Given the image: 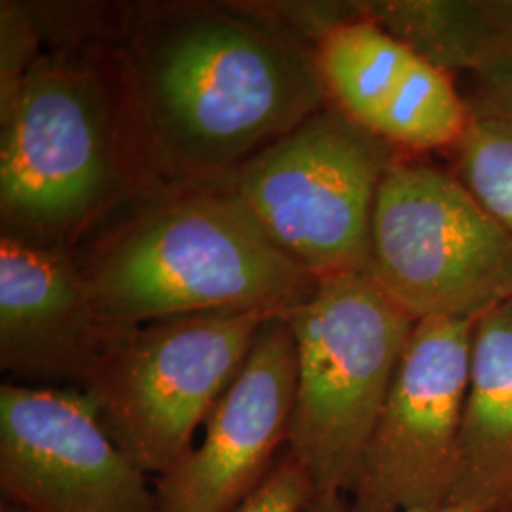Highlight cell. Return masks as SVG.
Here are the masks:
<instances>
[{"label":"cell","instance_id":"cell-9","mask_svg":"<svg viewBox=\"0 0 512 512\" xmlns=\"http://www.w3.org/2000/svg\"><path fill=\"white\" fill-rule=\"evenodd\" d=\"M88 391L0 387V486L31 512H162Z\"/></svg>","mask_w":512,"mask_h":512},{"label":"cell","instance_id":"cell-18","mask_svg":"<svg viewBox=\"0 0 512 512\" xmlns=\"http://www.w3.org/2000/svg\"><path fill=\"white\" fill-rule=\"evenodd\" d=\"M473 76L476 80L473 103L512 122V50Z\"/></svg>","mask_w":512,"mask_h":512},{"label":"cell","instance_id":"cell-4","mask_svg":"<svg viewBox=\"0 0 512 512\" xmlns=\"http://www.w3.org/2000/svg\"><path fill=\"white\" fill-rule=\"evenodd\" d=\"M296 342L287 456L311 501L351 492L416 319L365 274L319 279L283 313Z\"/></svg>","mask_w":512,"mask_h":512},{"label":"cell","instance_id":"cell-21","mask_svg":"<svg viewBox=\"0 0 512 512\" xmlns=\"http://www.w3.org/2000/svg\"><path fill=\"white\" fill-rule=\"evenodd\" d=\"M0 512H31L29 509H25L23 505H19L16 503L14 499H10V497H2V501H0Z\"/></svg>","mask_w":512,"mask_h":512},{"label":"cell","instance_id":"cell-20","mask_svg":"<svg viewBox=\"0 0 512 512\" xmlns=\"http://www.w3.org/2000/svg\"><path fill=\"white\" fill-rule=\"evenodd\" d=\"M406 512H478L473 507L461 505V503H444L440 507H433V509H412Z\"/></svg>","mask_w":512,"mask_h":512},{"label":"cell","instance_id":"cell-14","mask_svg":"<svg viewBox=\"0 0 512 512\" xmlns=\"http://www.w3.org/2000/svg\"><path fill=\"white\" fill-rule=\"evenodd\" d=\"M414 52L368 19H353L317 44L332 103L370 133L397 92Z\"/></svg>","mask_w":512,"mask_h":512},{"label":"cell","instance_id":"cell-15","mask_svg":"<svg viewBox=\"0 0 512 512\" xmlns=\"http://www.w3.org/2000/svg\"><path fill=\"white\" fill-rule=\"evenodd\" d=\"M471 120V103L450 74L414 55L384 110L374 135L391 147L437 150L456 147Z\"/></svg>","mask_w":512,"mask_h":512},{"label":"cell","instance_id":"cell-7","mask_svg":"<svg viewBox=\"0 0 512 512\" xmlns=\"http://www.w3.org/2000/svg\"><path fill=\"white\" fill-rule=\"evenodd\" d=\"M365 274L416 321H476L512 298V239L454 173L397 162L378 190Z\"/></svg>","mask_w":512,"mask_h":512},{"label":"cell","instance_id":"cell-17","mask_svg":"<svg viewBox=\"0 0 512 512\" xmlns=\"http://www.w3.org/2000/svg\"><path fill=\"white\" fill-rule=\"evenodd\" d=\"M310 501L306 476L285 454L255 494L234 512H306Z\"/></svg>","mask_w":512,"mask_h":512},{"label":"cell","instance_id":"cell-13","mask_svg":"<svg viewBox=\"0 0 512 512\" xmlns=\"http://www.w3.org/2000/svg\"><path fill=\"white\" fill-rule=\"evenodd\" d=\"M361 12L446 74H476L512 50V0H384Z\"/></svg>","mask_w":512,"mask_h":512},{"label":"cell","instance_id":"cell-16","mask_svg":"<svg viewBox=\"0 0 512 512\" xmlns=\"http://www.w3.org/2000/svg\"><path fill=\"white\" fill-rule=\"evenodd\" d=\"M456 150V177L512 239V122L471 101Z\"/></svg>","mask_w":512,"mask_h":512},{"label":"cell","instance_id":"cell-19","mask_svg":"<svg viewBox=\"0 0 512 512\" xmlns=\"http://www.w3.org/2000/svg\"><path fill=\"white\" fill-rule=\"evenodd\" d=\"M306 512H348V501L346 497L315 499L308 505Z\"/></svg>","mask_w":512,"mask_h":512},{"label":"cell","instance_id":"cell-11","mask_svg":"<svg viewBox=\"0 0 512 512\" xmlns=\"http://www.w3.org/2000/svg\"><path fill=\"white\" fill-rule=\"evenodd\" d=\"M109 336L69 253L2 234V370L84 384Z\"/></svg>","mask_w":512,"mask_h":512},{"label":"cell","instance_id":"cell-10","mask_svg":"<svg viewBox=\"0 0 512 512\" xmlns=\"http://www.w3.org/2000/svg\"><path fill=\"white\" fill-rule=\"evenodd\" d=\"M296 397V342L285 315L256 336L245 365L205 421V435L156 480L162 512H234L274 471Z\"/></svg>","mask_w":512,"mask_h":512},{"label":"cell","instance_id":"cell-8","mask_svg":"<svg viewBox=\"0 0 512 512\" xmlns=\"http://www.w3.org/2000/svg\"><path fill=\"white\" fill-rule=\"evenodd\" d=\"M475 321L423 319L412 330L366 442L348 512L448 503L458 469Z\"/></svg>","mask_w":512,"mask_h":512},{"label":"cell","instance_id":"cell-6","mask_svg":"<svg viewBox=\"0 0 512 512\" xmlns=\"http://www.w3.org/2000/svg\"><path fill=\"white\" fill-rule=\"evenodd\" d=\"M391 145L334 103L260 150L228 179L275 245L311 277L365 272Z\"/></svg>","mask_w":512,"mask_h":512},{"label":"cell","instance_id":"cell-1","mask_svg":"<svg viewBox=\"0 0 512 512\" xmlns=\"http://www.w3.org/2000/svg\"><path fill=\"white\" fill-rule=\"evenodd\" d=\"M116 54L148 158L173 183L228 181L329 101L317 48L256 8H152Z\"/></svg>","mask_w":512,"mask_h":512},{"label":"cell","instance_id":"cell-2","mask_svg":"<svg viewBox=\"0 0 512 512\" xmlns=\"http://www.w3.org/2000/svg\"><path fill=\"white\" fill-rule=\"evenodd\" d=\"M118 54L42 55L2 110V234L67 253L101 217L156 184Z\"/></svg>","mask_w":512,"mask_h":512},{"label":"cell","instance_id":"cell-3","mask_svg":"<svg viewBox=\"0 0 512 512\" xmlns=\"http://www.w3.org/2000/svg\"><path fill=\"white\" fill-rule=\"evenodd\" d=\"M110 330L219 310L287 313L315 291L228 181L152 192L128 220L74 260Z\"/></svg>","mask_w":512,"mask_h":512},{"label":"cell","instance_id":"cell-5","mask_svg":"<svg viewBox=\"0 0 512 512\" xmlns=\"http://www.w3.org/2000/svg\"><path fill=\"white\" fill-rule=\"evenodd\" d=\"M281 313L219 310L114 330L84 382L112 440L162 476L236 380L260 329Z\"/></svg>","mask_w":512,"mask_h":512},{"label":"cell","instance_id":"cell-22","mask_svg":"<svg viewBox=\"0 0 512 512\" xmlns=\"http://www.w3.org/2000/svg\"><path fill=\"white\" fill-rule=\"evenodd\" d=\"M494 512H512V499L511 501H507L505 505H501V507H497Z\"/></svg>","mask_w":512,"mask_h":512},{"label":"cell","instance_id":"cell-12","mask_svg":"<svg viewBox=\"0 0 512 512\" xmlns=\"http://www.w3.org/2000/svg\"><path fill=\"white\" fill-rule=\"evenodd\" d=\"M512 499V298L475 321L458 469L448 503L494 512Z\"/></svg>","mask_w":512,"mask_h":512}]
</instances>
